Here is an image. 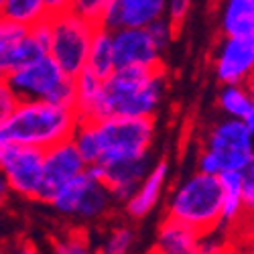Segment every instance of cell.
<instances>
[{
    "label": "cell",
    "instance_id": "1",
    "mask_svg": "<svg viewBox=\"0 0 254 254\" xmlns=\"http://www.w3.org/2000/svg\"><path fill=\"white\" fill-rule=\"evenodd\" d=\"M167 92V69L124 67L104 81L100 116L104 118H153Z\"/></svg>",
    "mask_w": 254,
    "mask_h": 254
},
{
    "label": "cell",
    "instance_id": "2",
    "mask_svg": "<svg viewBox=\"0 0 254 254\" xmlns=\"http://www.w3.org/2000/svg\"><path fill=\"white\" fill-rule=\"evenodd\" d=\"M79 124L75 108L51 102H20L10 120L0 126V144L49 151L73 136Z\"/></svg>",
    "mask_w": 254,
    "mask_h": 254
},
{
    "label": "cell",
    "instance_id": "3",
    "mask_svg": "<svg viewBox=\"0 0 254 254\" xmlns=\"http://www.w3.org/2000/svg\"><path fill=\"white\" fill-rule=\"evenodd\" d=\"M167 218L183 224L199 236L218 230L222 220L220 179L199 171L183 179L169 197Z\"/></svg>",
    "mask_w": 254,
    "mask_h": 254
},
{
    "label": "cell",
    "instance_id": "4",
    "mask_svg": "<svg viewBox=\"0 0 254 254\" xmlns=\"http://www.w3.org/2000/svg\"><path fill=\"white\" fill-rule=\"evenodd\" d=\"M254 159V134L240 120L224 118L205 134L197 155V171L220 177L222 173H244Z\"/></svg>",
    "mask_w": 254,
    "mask_h": 254
},
{
    "label": "cell",
    "instance_id": "5",
    "mask_svg": "<svg viewBox=\"0 0 254 254\" xmlns=\"http://www.w3.org/2000/svg\"><path fill=\"white\" fill-rule=\"evenodd\" d=\"M49 29H51L49 57L63 69V73L67 77L75 79L88 67L90 47L98 25L79 16L71 8V2H67L65 8H61L49 16Z\"/></svg>",
    "mask_w": 254,
    "mask_h": 254
},
{
    "label": "cell",
    "instance_id": "6",
    "mask_svg": "<svg viewBox=\"0 0 254 254\" xmlns=\"http://www.w3.org/2000/svg\"><path fill=\"white\" fill-rule=\"evenodd\" d=\"M94 124L98 140V165L149 157L155 138L153 118H104Z\"/></svg>",
    "mask_w": 254,
    "mask_h": 254
},
{
    "label": "cell",
    "instance_id": "7",
    "mask_svg": "<svg viewBox=\"0 0 254 254\" xmlns=\"http://www.w3.org/2000/svg\"><path fill=\"white\" fill-rule=\"evenodd\" d=\"M6 83L20 102H51L75 108L73 79L49 55L14 69L6 75Z\"/></svg>",
    "mask_w": 254,
    "mask_h": 254
},
{
    "label": "cell",
    "instance_id": "8",
    "mask_svg": "<svg viewBox=\"0 0 254 254\" xmlns=\"http://www.w3.org/2000/svg\"><path fill=\"white\" fill-rule=\"evenodd\" d=\"M43 159L45 151L20 144H0V173L20 197H39L43 181Z\"/></svg>",
    "mask_w": 254,
    "mask_h": 254
},
{
    "label": "cell",
    "instance_id": "9",
    "mask_svg": "<svg viewBox=\"0 0 254 254\" xmlns=\"http://www.w3.org/2000/svg\"><path fill=\"white\" fill-rule=\"evenodd\" d=\"M86 169H88V165L81 159V155L75 149V144L71 142V138L61 142V144H55L49 151H45L43 181H41L37 201L49 203L63 185L69 183L71 179H75L77 175L86 173Z\"/></svg>",
    "mask_w": 254,
    "mask_h": 254
},
{
    "label": "cell",
    "instance_id": "10",
    "mask_svg": "<svg viewBox=\"0 0 254 254\" xmlns=\"http://www.w3.org/2000/svg\"><path fill=\"white\" fill-rule=\"evenodd\" d=\"M214 73L222 86H244L254 75V37H224L214 55Z\"/></svg>",
    "mask_w": 254,
    "mask_h": 254
},
{
    "label": "cell",
    "instance_id": "11",
    "mask_svg": "<svg viewBox=\"0 0 254 254\" xmlns=\"http://www.w3.org/2000/svg\"><path fill=\"white\" fill-rule=\"evenodd\" d=\"M155 163H151L149 157L144 159H132V161H118L108 165H90L88 173L108 187L114 201H128L138 185L144 181V177L151 173Z\"/></svg>",
    "mask_w": 254,
    "mask_h": 254
},
{
    "label": "cell",
    "instance_id": "12",
    "mask_svg": "<svg viewBox=\"0 0 254 254\" xmlns=\"http://www.w3.org/2000/svg\"><path fill=\"white\" fill-rule=\"evenodd\" d=\"M165 0H106L100 27L110 33L128 29H149L155 20L165 16Z\"/></svg>",
    "mask_w": 254,
    "mask_h": 254
},
{
    "label": "cell",
    "instance_id": "13",
    "mask_svg": "<svg viewBox=\"0 0 254 254\" xmlns=\"http://www.w3.org/2000/svg\"><path fill=\"white\" fill-rule=\"evenodd\" d=\"M161 49L146 29H128L114 33V57L116 69L124 67H163Z\"/></svg>",
    "mask_w": 254,
    "mask_h": 254
},
{
    "label": "cell",
    "instance_id": "14",
    "mask_svg": "<svg viewBox=\"0 0 254 254\" xmlns=\"http://www.w3.org/2000/svg\"><path fill=\"white\" fill-rule=\"evenodd\" d=\"M167 175H169V163L165 159L157 161L151 169V173L138 185L134 195L124 203L126 214H128L132 220H140L144 216H149L157 207V203L163 195L165 183H167Z\"/></svg>",
    "mask_w": 254,
    "mask_h": 254
},
{
    "label": "cell",
    "instance_id": "15",
    "mask_svg": "<svg viewBox=\"0 0 254 254\" xmlns=\"http://www.w3.org/2000/svg\"><path fill=\"white\" fill-rule=\"evenodd\" d=\"M67 2L69 0H4L0 14L20 27L33 29L49 20L53 12L65 8Z\"/></svg>",
    "mask_w": 254,
    "mask_h": 254
},
{
    "label": "cell",
    "instance_id": "16",
    "mask_svg": "<svg viewBox=\"0 0 254 254\" xmlns=\"http://www.w3.org/2000/svg\"><path fill=\"white\" fill-rule=\"evenodd\" d=\"M222 187V230L234 232L240 224L246 222V209H244V175L242 173H222L220 177Z\"/></svg>",
    "mask_w": 254,
    "mask_h": 254
},
{
    "label": "cell",
    "instance_id": "17",
    "mask_svg": "<svg viewBox=\"0 0 254 254\" xmlns=\"http://www.w3.org/2000/svg\"><path fill=\"white\" fill-rule=\"evenodd\" d=\"M157 254H199V234L175 220H163L155 240Z\"/></svg>",
    "mask_w": 254,
    "mask_h": 254
},
{
    "label": "cell",
    "instance_id": "18",
    "mask_svg": "<svg viewBox=\"0 0 254 254\" xmlns=\"http://www.w3.org/2000/svg\"><path fill=\"white\" fill-rule=\"evenodd\" d=\"M73 86H75V112L79 116V122H98L104 79L94 75L90 69H83L73 79Z\"/></svg>",
    "mask_w": 254,
    "mask_h": 254
},
{
    "label": "cell",
    "instance_id": "19",
    "mask_svg": "<svg viewBox=\"0 0 254 254\" xmlns=\"http://www.w3.org/2000/svg\"><path fill=\"white\" fill-rule=\"evenodd\" d=\"M224 37H254V0H228L220 12Z\"/></svg>",
    "mask_w": 254,
    "mask_h": 254
},
{
    "label": "cell",
    "instance_id": "20",
    "mask_svg": "<svg viewBox=\"0 0 254 254\" xmlns=\"http://www.w3.org/2000/svg\"><path fill=\"white\" fill-rule=\"evenodd\" d=\"M27 35V27H20L0 14V75L4 79L18 67L20 47H23Z\"/></svg>",
    "mask_w": 254,
    "mask_h": 254
},
{
    "label": "cell",
    "instance_id": "21",
    "mask_svg": "<svg viewBox=\"0 0 254 254\" xmlns=\"http://www.w3.org/2000/svg\"><path fill=\"white\" fill-rule=\"evenodd\" d=\"M94 183H96V179L88 173V169H86V173L77 175L75 179H71L69 183L63 185L59 191L53 195L49 205L61 216L77 218V211H79L83 199H86V195H88V191L92 189Z\"/></svg>",
    "mask_w": 254,
    "mask_h": 254
},
{
    "label": "cell",
    "instance_id": "22",
    "mask_svg": "<svg viewBox=\"0 0 254 254\" xmlns=\"http://www.w3.org/2000/svg\"><path fill=\"white\" fill-rule=\"evenodd\" d=\"M94 75L100 79H108L116 71V57H114V33L108 29L98 27L92 47H90V57H88V67Z\"/></svg>",
    "mask_w": 254,
    "mask_h": 254
},
{
    "label": "cell",
    "instance_id": "23",
    "mask_svg": "<svg viewBox=\"0 0 254 254\" xmlns=\"http://www.w3.org/2000/svg\"><path fill=\"white\" fill-rule=\"evenodd\" d=\"M218 106L232 120H244L254 108V100L250 98L246 86H224L218 94Z\"/></svg>",
    "mask_w": 254,
    "mask_h": 254
},
{
    "label": "cell",
    "instance_id": "24",
    "mask_svg": "<svg viewBox=\"0 0 254 254\" xmlns=\"http://www.w3.org/2000/svg\"><path fill=\"white\" fill-rule=\"evenodd\" d=\"M136 242V232L132 226L118 224L108 230V234L104 236L98 252L100 254H130Z\"/></svg>",
    "mask_w": 254,
    "mask_h": 254
},
{
    "label": "cell",
    "instance_id": "25",
    "mask_svg": "<svg viewBox=\"0 0 254 254\" xmlns=\"http://www.w3.org/2000/svg\"><path fill=\"white\" fill-rule=\"evenodd\" d=\"M53 254H100L92 244L88 232L71 230L53 240Z\"/></svg>",
    "mask_w": 254,
    "mask_h": 254
},
{
    "label": "cell",
    "instance_id": "26",
    "mask_svg": "<svg viewBox=\"0 0 254 254\" xmlns=\"http://www.w3.org/2000/svg\"><path fill=\"white\" fill-rule=\"evenodd\" d=\"M199 254H234V246L226 230L218 228L209 234L199 236Z\"/></svg>",
    "mask_w": 254,
    "mask_h": 254
},
{
    "label": "cell",
    "instance_id": "27",
    "mask_svg": "<svg viewBox=\"0 0 254 254\" xmlns=\"http://www.w3.org/2000/svg\"><path fill=\"white\" fill-rule=\"evenodd\" d=\"M146 31L151 33V37H153V41L157 43V47L163 51V49L173 41V37H175V33H177V27H175L167 16H161V18L155 20V23H153L149 29H146Z\"/></svg>",
    "mask_w": 254,
    "mask_h": 254
},
{
    "label": "cell",
    "instance_id": "28",
    "mask_svg": "<svg viewBox=\"0 0 254 254\" xmlns=\"http://www.w3.org/2000/svg\"><path fill=\"white\" fill-rule=\"evenodd\" d=\"M71 8L79 16H83L86 20L100 27L102 16H104V8H106V0H75V2H71Z\"/></svg>",
    "mask_w": 254,
    "mask_h": 254
},
{
    "label": "cell",
    "instance_id": "29",
    "mask_svg": "<svg viewBox=\"0 0 254 254\" xmlns=\"http://www.w3.org/2000/svg\"><path fill=\"white\" fill-rule=\"evenodd\" d=\"M18 104H20V100L10 90L6 79H2V81H0V126H4L10 120V116L18 108Z\"/></svg>",
    "mask_w": 254,
    "mask_h": 254
},
{
    "label": "cell",
    "instance_id": "30",
    "mask_svg": "<svg viewBox=\"0 0 254 254\" xmlns=\"http://www.w3.org/2000/svg\"><path fill=\"white\" fill-rule=\"evenodd\" d=\"M244 209H246V220L254 218V159L244 169Z\"/></svg>",
    "mask_w": 254,
    "mask_h": 254
},
{
    "label": "cell",
    "instance_id": "31",
    "mask_svg": "<svg viewBox=\"0 0 254 254\" xmlns=\"http://www.w3.org/2000/svg\"><path fill=\"white\" fill-rule=\"evenodd\" d=\"M189 10H191V2H187V0H171V2H167L165 16L179 29L183 25V20L187 18Z\"/></svg>",
    "mask_w": 254,
    "mask_h": 254
},
{
    "label": "cell",
    "instance_id": "32",
    "mask_svg": "<svg viewBox=\"0 0 254 254\" xmlns=\"http://www.w3.org/2000/svg\"><path fill=\"white\" fill-rule=\"evenodd\" d=\"M4 254H39V250L29 240H12L4 246Z\"/></svg>",
    "mask_w": 254,
    "mask_h": 254
},
{
    "label": "cell",
    "instance_id": "33",
    "mask_svg": "<svg viewBox=\"0 0 254 254\" xmlns=\"http://www.w3.org/2000/svg\"><path fill=\"white\" fill-rule=\"evenodd\" d=\"M12 191L10 189V185H8V181H6V177L0 173V205H2L6 199H8V193Z\"/></svg>",
    "mask_w": 254,
    "mask_h": 254
},
{
    "label": "cell",
    "instance_id": "34",
    "mask_svg": "<svg viewBox=\"0 0 254 254\" xmlns=\"http://www.w3.org/2000/svg\"><path fill=\"white\" fill-rule=\"evenodd\" d=\"M242 122H244V126H246V128H248V130L254 134V108L250 110V114H248V116H246Z\"/></svg>",
    "mask_w": 254,
    "mask_h": 254
},
{
    "label": "cell",
    "instance_id": "35",
    "mask_svg": "<svg viewBox=\"0 0 254 254\" xmlns=\"http://www.w3.org/2000/svg\"><path fill=\"white\" fill-rule=\"evenodd\" d=\"M244 86H246V90H248V94H250V98L254 100V75L244 83Z\"/></svg>",
    "mask_w": 254,
    "mask_h": 254
},
{
    "label": "cell",
    "instance_id": "36",
    "mask_svg": "<svg viewBox=\"0 0 254 254\" xmlns=\"http://www.w3.org/2000/svg\"><path fill=\"white\" fill-rule=\"evenodd\" d=\"M246 222H250V232H252V236H254V218L252 220H246Z\"/></svg>",
    "mask_w": 254,
    "mask_h": 254
},
{
    "label": "cell",
    "instance_id": "37",
    "mask_svg": "<svg viewBox=\"0 0 254 254\" xmlns=\"http://www.w3.org/2000/svg\"><path fill=\"white\" fill-rule=\"evenodd\" d=\"M144 254H157V252H155V248H151V250H146Z\"/></svg>",
    "mask_w": 254,
    "mask_h": 254
},
{
    "label": "cell",
    "instance_id": "38",
    "mask_svg": "<svg viewBox=\"0 0 254 254\" xmlns=\"http://www.w3.org/2000/svg\"><path fill=\"white\" fill-rule=\"evenodd\" d=\"M0 254H4V246H0Z\"/></svg>",
    "mask_w": 254,
    "mask_h": 254
},
{
    "label": "cell",
    "instance_id": "39",
    "mask_svg": "<svg viewBox=\"0 0 254 254\" xmlns=\"http://www.w3.org/2000/svg\"><path fill=\"white\" fill-rule=\"evenodd\" d=\"M2 79H4V77H2V75H0V81H2Z\"/></svg>",
    "mask_w": 254,
    "mask_h": 254
}]
</instances>
